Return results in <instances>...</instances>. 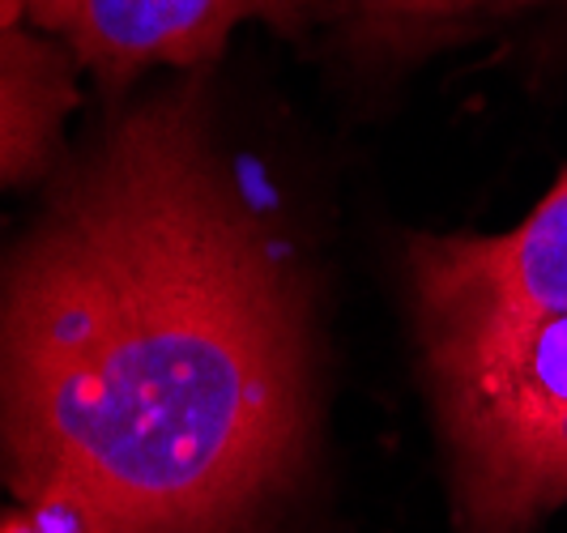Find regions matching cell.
Instances as JSON below:
<instances>
[{"instance_id":"obj_6","label":"cell","mask_w":567,"mask_h":533,"mask_svg":"<svg viewBox=\"0 0 567 533\" xmlns=\"http://www.w3.org/2000/svg\"><path fill=\"white\" fill-rule=\"evenodd\" d=\"M341 13L363 27L371 39H414L435 34L444 27H461L470 18H483L495 9H508L516 0H338Z\"/></svg>"},{"instance_id":"obj_3","label":"cell","mask_w":567,"mask_h":533,"mask_svg":"<svg viewBox=\"0 0 567 533\" xmlns=\"http://www.w3.org/2000/svg\"><path fill=\"white\" fill-rule=\"evenodd\" d=\"M410 286L419 329L567 316V167L499 235H414Z\"/></svg>"},{"instance_id":"obj_2","label":"cell","mask_w":567,"mask_h":533,"mask_svg":"<svg viewBox=\"0 0 567 533\" xmlns=\"http://www.w3.org/2000/svg\"><path fill=\"white\" fill-rule=\"evenodd\" d=\"M461 533H534L567 508V316L419 329Z\"/></svg>"},{"instance_id":"obj_1","label":"cell","mask_w":567,"mask_h":533,"mask_svg":"<svg viewBox=\"0 0 567 533\" xmlns=\"http://www.w3.org/2000/svg\"><path fill=\"white\" fill-rule=\"evenodd\" d=\"M303 449L299 278L193 73L115 120L0 269V470L39 533H248Z\"/></svg>"},{"instance_id":"obj_4","label":"cell","mask_w":567,"mask_h":533,"mask_svg":"<svg viewBox=\"0 0 567 533\" xmlns=\"http://www.w3.org/2000/svg\"><path fill=\"white\" fill-rule=\"evenodd\" d=\"M312 0H22L30 27L120 94L154 69L205 73L244 22L295 30Z\"/></svg>"},{"instance_id":"obj_7","label":"cell","mask_w":567,"mask_h":533,"mask_svg":"<svg viewBox=\"0 0 567 533\" xmlns=\"http://www.w3.org/2000/svg\"><path fill=\"white\" fill-rule=\"evenodd\" d=\"M0 533H39V525H34V516H30L27 508H18V512L0 516Z\"/></svg>"},{"instance_id":"obj_5","label":"cell","mask_w":567,"mask_h":533,"mask_svg":"<svg viewBox=\"0 0 567 533\" xmlns=\"http://www.w3.org/2000/svg\"><path fill=\"white\" fill-rule=\"evenodd\" d=\"M22 0H0V188H13L56 154L78 107V60L43 30L18 22Z\"/></svg>"}]
</instances>
